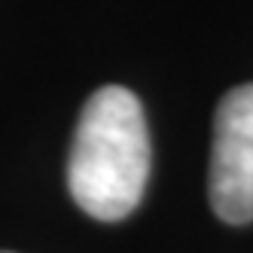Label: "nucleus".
Listing matches in <instances>:
<instances>
[{
  "label": "nucleus",
  "mask_w": 253,
  "mask_h": 253,
  "mask_svg": "<svg viewBox=\"0 0 253 253\" xmlns=\"http://www.w3.org/2000/svg\"><path fill=\"white\" fill-rule=\"evenodd\" d=\"M150 180V131L134 92L104 85L85 101L67 159V189L95 220H125Z\"/></svg>",
  "instance_id": "1"
},
{
  "label": "nucleus",
  "mask_w": 253,
  "mask_h": 253,
  "mask_svg": "<svg viewBox=\"0 0 253 253\" xmlns=\"http://www.w3.org/2000/svg\"><path fill=\"white\" fill-rule=\"evenodd\" d=\"M208 195L223 223H253V83L226 92L216 107Z\"/></svg>",
  "instance_id": "2"
}]
</instances>
